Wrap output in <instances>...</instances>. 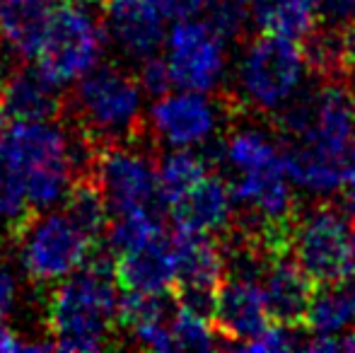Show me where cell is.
<instances>
[{
  "label": "cell",
  "mask_w": 355,
  "mask_h": 353,
  "mask_svg": "<svg viewBox=\"0 0 355 353\" xmlns=\"http://www.w3.org/2000/svg\"><path fill=\"white\" fill-rule=\"evenodd\" d=\"M119 286L114 261L99 252L61 278L46 302V329L58 351H99L119 329Z\"/></svg>",
  "instance_id": "obj_1"
},
{
  "label": "cell",
  "mask_w": 355,
  "mask_h": 353,
  "mask_svg": "<svg viewBox=\"0 0 355 353\" xmlns=\"http://www.w3.org/2000/svg\"><path fill=\"white\" fill-rule=\"evenodd\" d=\"M73 128L97 146L136 143L143 136V87L133 73L104 63L78 80L66 97Z\"/></svg>",
  "instance_id": "obj_2"
},
{
  "label": "cell",
  "mask_w": 355,
  "mask_h": 353,
  "mask_svg": "<svg viewBox=\"0 0 355 353\" xmlns=\"http://www.w3.org/2000/svg\"><path fill=\"white\" fill-rule=\"evenodd\" d=\"M283 148L297 150L341 170V160L355 141V94L338 83L300 92L283 109Z\"/></svg>",
  "instance_id": "obj_3"
},
{
  "label": "cell",
  "mask_w": 355,
  "mask_h": 353,
  "mask_svg": "<svg viewBox=\"0 0 355 353\" xmlns=\"http://www.w3.org/2000/svg\"><path fill=\"white\" fill-rule=\"evenodd\" d=\"M288 247L314 286L355 278V196L295 213Z\"/></svg>",
  "instance_id": "obj_4"
},
{
  "label": "cell",
  "mask_w": 355,
  "mask_h": 353,
  "mask_svg": "<svg viewBox=\"0 0 355 353\" xmlns=\"http://www.w3.org/2000/svg\"><path fill=\"white\" fill-rule=\"evenodd\" d=\"M307 49L278 34H261L239 53L234 87L242 104L257 114L276 117L297 99L309 76Z\"/></svg>",
  "instance_id": "obj_5"
},
{
  "label": "cell",
  "mask_w": 355,
  "mask_h": 353,
  "mask_svg": "<svg viewBox=\"0 0 355 353\" xmlns=\"http://www.w3.org/2000/svg\"><path fill=\"white\" fill-rule=\"evenodd\" d=\"M3 143L24 179L29 206L37 213L56 206L75 179L71 136L49 121H12Z\"/></svg>",
  "instance_id": "obj_6"
},
{
  "label": "cell",
  "mask_w": 355,
  "mask_h": 353,
  "mask_svg": "<svg viewBox=\"0 0 355 353\" xmlns=\"http://www.w3.org/2000/svg\"><path fill=\"white\" fill-rule=\"evenodd\" d=\"M85 0H61L37 51V68L58 87L78 83L99 63L107 44V29Z\"/></svg>",
  "instance_id": "obj_7"
},
{
  "label": "cell",
  "mask_w": 355,
  "mask_h": 353,
  "mask_svg": "<svg viewBox=\"0 0 355 353\" xmlns=\"http://www.w3.org/2000/svg\"><path fill=\"white\" fill-rule=\"evenodd\" d=\"M12 240L19 242V264L34 283L61 281L99 252L63 211L37 213Z\"/></svg>",
  "instance_id": "obj_8"
},
{
  "label": "cell",
  "mask_w": 355,
  "mask_h": 353,
  "mask_svg": "<svg viewBox=\"0 0 355 353\" xmlns=\"http://www.w3.org/2000/svg\"><path fill=\"white\" fill-rule=\"evenodd\" d=\"M162 51L174 87L179 89L215 92L227 76V39L203 17L174 19L167 29Z\"/></svg>",
  "instance_id": "obj_9"
},
{
  "label": "cell",
  "mask_w": 355,
  "mask_h": 353,
  "mask_svg": "<svg viewBox=\"0 0 355 353\" xmlns=\"http://www.w3.org/2000/svg\"><path fill=\"white\" fill-rule=\"evenodd\" d=\"M89 175L97 179L114 218L157 208V167L133 143L99 146Z\"/></svg>",
  "instance_id": "obj_10"
},
{
  "label": "cell",
  "mask_w": 355,
  "mask_h": 353,
  "mask_svg": "<svg viewBox=\"0 0 355 353\" xmlns=\"http://www.w3.org/2000/svg\"><path fill=\"white\" fill-rule=\"evenodd\" d=\"M148 126L167 148H201L218 136L223 109L211 92L177 87L155 97L148 112Z\"/></svg>",
  "instance_id": "obj_11"
},
{
  "label": "cell",
  "mask_w": 355,
  "mask_h": 353,
  "mask_svg": "<svg viewBox=\"0 0 355 353\" xmlns=\"http://www.w3.org/2000/svg\"><path fill=\"white\" fill-rule=\"evenodd\" d=\"M172 245L177 261L174 293L179 295V302L211 312L215 293L227 276V259L218 237L172 227Z\"/></svg>",
  "instance_id": "obj_12"
},
{
  "label": "cell",
  "mask_w": 355,
  "mask_h": 353,
  "mask_svg": "<svg viewBox=\"0 0 355 353\" xmlns=\"http://www.w3.org/2000/svg\"><path fill=\"white\" fill-rule=\"evenodd\" d=\"M211 317L220 334L230 339L225 346L234 351L271 322L266 295L259 281V266L242 268V271L225 276L215 293Z\"/></svg>",
  "instance_id": "obj_13"
},
{
  "label": "cell",
  "mask_w": 355,
  "mask_h": 353,
  "mask_svg": "<svg viewBox=\"0 0 355 353\" xmlns=\"http://www.w3.org/2000/svg\"><path fill=\"white\" fill-rule=\"evenodd\" d=\"M104 29L128 58L145 61L162 51L167 37V15L157 0H107Z\"/></svg>",
  "instance_id": "obj_14"
},
{
  "label": "cell",
  "mask_w": 355,
  "mask_h": 353,
  "mask_svg": "<svg viewBox=\"0 0 355 353\" xmlns=\"http://www.w3.org/2000/svg\"><path fill=\"white\" fill-rule=\"evenodd\" d=\"M112 257L119 291L167 293V295L174 291L177 261H174L172 232L167 227Z\"/></svg>",
  "instance_id": "obj_15"
},
{
  "label": "cell",
  "mask_w": 355,
  "mask_h": 353,
  "mask_svg": "<svg viewBox=\"0 0 355 353\" xmlns=\"http://www.w3.org/2000/svg\"><path fill=\"white\" fill-rule=\"evenodd\" d=\"M259 281L266 295L271 320L293 327L302 325L304 310L317 286L309 281L297 261L285 257L283 250H273L266 264L259 268Z\"/></svg>",
  "instance_id": "obj_16"
},
{
  "label": "cell",
  "mask_w": 355,
  "mask_h": 353,
  "mask_svg": "<svg viewBox=\"0 0 355 353\" xmlns=\"http://www.w3.org/2000/svg\"><path fill=\"white\" fill-rule=\"evenodd\" d=\"M234 211L237 206H234L230 182L211 172L177 206L169 208V216H172L174 230L220 235L230 227Z\"/></svg>",
  "instance_id": "obj_17"
},
{
  "label": "cell",
  "mask_w": 355,
  "mask_h": 353,
  "mask_svg": "<svg viewBox=\"0 0 355 353\" xmlns=\"http://www.w3.org/2000/svg\"><path fill=\"white\" fill-rule=\"evenodd\" d=\"M37 66H19L3 80V109L10 121H51L61 117L66 97Z\"/></svg>",
  "instance_id": "obj_18"
},
{
  "label": "cell",
  "mask_w": 355,
  "mask_h": 353,
  "mask_svg": "<svg viewBox=\"0 0 355 353\" xmlns=\"http://www.w3.org/2000/svg\"><path fill=\"white\" fill-rule=\"evenodd\" d=\"M61 0H0V39L22 58H34Z\"/></svg>",
  "instance_id": "obj_19"
},
{
  "label": "cell",
  "mask_w": 355,
  "mask_h": 353,
  "mask_svg": "<svg viewBox=\"0 0 355 353\" xmlns=\"http://www.w3.org/2000/svg\"><path fill=\"white\" fill-rule=\"evenodd\" d=\"M322 19V0H252L249 22L261 34H278L295 42L314 37Z\"/></svg>",
  "instance_id": "obj_20"
},
{
  "label": "cell",
  "mask_w": 355,
  "mask_h": 353,
  "mask_svg": "<svg viewBox=\"0 0 355 353\" xmlns=\"http://www.w3.org/2000/svg\"><path fill=\"white\" fill-rule=\"evenodd\" d=\"M302 325L312 336H341L355 329V278L317 286Z\"/></svg>",
  "instance_id": "obj_21"
},
{
  "label": "cell",
  "mask_w": 355,
  "mask_h": 353,
  "mask_svg": "<svg viewBox=\"0 0 355 353\" xmlns=\"http://www.w3.org/2000/svg\"><path fill=\"white\" fill-rule=\"evenodd\" d=\"M155 167H157V196L167 211L211 175V162L206 155L196 153V148H169Z\"/></svg>",
  "instance_id": "obj_22"
},
{
  "label": "cell",
  "mask_w": 355,
  "mask_h": 353,
  "mask_svg": "<svg viewBox=\"0 0 355 353\" xmlns=\"http://www.w3.org/2000/svg\"><path fill=\"white\" fill-rule=\"evenodd\" d=\"M223 160L232 175L268 170L283 165V146L259 126H242L223 143Z\"/></svg>",
  "instance_id": "obj_23"
},
{
  "label": "cell",
  "mask_w": 355,
  "mask_h": 353,
  "mask_svg": "<svg viewBox=\"0 0 355 353\" xmlns=\"http://www.w3.org/2000/svg\"><path fill=\"white\" fill-rule=\"evenodd\" d=\"M63 213L94 242L102 245L109 230V211L107 198L92 175H80L73 179L71 189L63 196Z\"/></svg>",
  "instance_id": "obj_24"
},
{
  "label": "cell",
  "mask_w": 355,
  "mask_h": 353,
  "mask_svg": "<svg viewBox=\"0 0 355 353\" xmlns=\"http://www.w3.org/2000/svg\"><path fill=\"white\" fill-rule=\"evenodd\" d=\"M34 216L37 211L29 206L24 179L0 138V223H5L10 237H15Z\"/></svg>",
  "instance_id": "obj_25"
},
{
  "label": "cell",
  "mask_w": 355,
  "mask_h": 353,
  "mask_svg": "<svg viewBox=\"0 0 355 353\" xmlns=\"http://www.w3.org/2000/svg\"><path fill=\"white\" fill-rule=\"evenodd\" d=\"M169 329L174 336V346L184 351H213L223 346L218 339V327H215L211 312H203L187 302H179L172 307L169 315Z\"/></svg>",
  "instance_id": "obj_26"
},
{
  "label": "cell",
  "mask_w": 355,
  "mask_h": 353,
  "mask_svg": "<svg viewBox=\"0 0 355 353\" xmlns=\"http://www.w3.org/2000/svg\"><path fill=\"white\" fill-rule=\"evenodd\" d=\"M249 5L252 0H208L201 15L215 32H220L230 42L247 27Z\"/></svg>",
  "instance_id": "obj_27"
},
{
  "label": "cell",
  "mask_w": 355,
  "mask_h": 353,
  "mask_svg": "<svg viewBox=\"0 0 355 353\" xmlns=\"http://www.w3.org/2000/svg\"><path fill=\"white\" fill-rule=\"evenodd\" d=\"M302 341L295 334L293 325H283V322L271 320L257 336L244 341L237 351H252V353H278V351H293L300 349Z\"/></svg>",
  "instance_id": "obj_28"
},
{
  "label": "cell",
  "mask_w": 355,
  "mask_h": 353,
  "mask_svg": "<svg viewBox=\"0 0 355 353\" xmlns=\"http://www.w3.org/2000/svg\"><path fill=\"white\" fill-rule=\"evenodd\" d=\"M128 334L133 336L138 346L148 351H177L174 346V336L169 329V317L167 320H153V322H143V325L128 329Z\"/></svg>",
  "instance_id": "obj_29"
},
{
  "label": "cell",
  "mask_w": 355,
  "mask_h": 353,
  "mask_svg": "<svg viewBox=\"0 0 355 353\" xmlns=\"http://www.w3.org/2000/svg\"><path fill=\"white\" fill-rule=\"evenodd\" d=\"M136 78H138V83H141L143 92L153 94V97H159V94L169 92V89L174 87L172 76H169V68L159 53H155V56L141 61V71H138Z\"/></svg>",
  "instance_id": "obj_30"
},
{
  "label": "cell",
  "mask_w": 355,
  "mask_h": 353,
  "mask_svg": "<svg viewBox=\"0 0 355 353\" xmlns=\"http://www.w3.org/2000/svg\"><path fill=\"white\" fill-rule=\"evenodd\" d=\"M322 19L331 27H351L355 22V0H322Z\"/></svg>",
  "instance_id": "obj_31"
},
{
  "label": "cell",
  "mask_w": 355,
  "mask_h": 353,
  "mask_svg": "<svg viewBox=\"0 0 355 353\" xmlns=\"http://www.w3.org/2000/svg\"><path fill=\"white\" fill-rule=\"evenodd\" d=\"M15 302H17V278L12 268L0 259V320L12 312Z\"/></svg>",
  "instance_id": "obj_32"
},
{
  "label": "cell",
  "mask_w": 355,
  "mask_h": 353,
  "mask_svg": "<svg viewBox=\"0 0 355 353\" xmlns=\"http://www.w3.org/2000/svg\"><path fill=\"white\" fill-rule=\"evenodd\" d=\"M167 19H184V17H198L206 8L208 0H157Z\"/></svg>",
  "instance_id": "obj_33"
},
{
  "label": "cell",
  "mask_w": 355,
  "mask_h": 353,
  "mask_svg": "<svg viewBox=\"0 0 355 353\" xmlns=\"http://www.w3.org/2000/svg\"><path fill=\"white\" fill-rule=\"evenodd\" d=\"M24 344H27V341H22L5 322H0V353L24 351Z\"/></svg>",
  "instance_id": "obj_34"
},
{
  "label": "cell",
  "mask_w": 355,
  "mask_h": 353,
  "mask_svg": "<svg viewBox=\"0 0 355 353\" xmlns=\"http://www.w3.org/2000/svg\"><path fill=\"white\" fill-rule=\"evenodd\" d=\"M341 56L348 66L355 68V22L351 27L343 29V39H341Z\"/></svg>",
  "instance_id": "obj_35"
},
{
  "label": "cell",
  "mask_w": 355,
  "mask_h": 353,
  "mask_svg": "<svg viewBox=\"0 0 355 353\" xmlns=\"http://www.w3.org/2000/svg\"><path fill=\"white\" fill-rule=\"evenodd\" d=\"M5 76H8V71H5V46L0 42V83L5 80Z\"/></svg>",
  "instance_id": "obj_36"
},
{
  "label": "cell",
  "mask_w": 355,
  "mask_h": 353,
  "mask_svg": "<svg viewBox=\"0 0 355 353\" xmlns=\"http://www.w3.org/2000/svg\"><path fill=\"white\" fill-rule=\"evenodd\" d=\"M5 109H3V83H0V126H3V121H5Z\"/></svg>",
  "instance_id": "obj_37"
},
{
  "label": "cell",
  "mask_w": 355,
  "mask_h": 353,
  "mask_svg": "<svg viewBox=\"0 0 355 353\" xmlns=\"http://www.w3.org/2000/svg\"><path fill=\"white\" fill-rule=\"evenodd\" d=\"M85 3H89V5H99V8H102V5L107 3V0H85Z\"/></svg>",
  "instance_id": "obj_38"
},
{
  "label": "cell",
  "mask_w": 355,
  "mask_h": 353,
  "mask_svg": "<svg viewBox=\"0 0 355 353\" xmlns=\"http://www.w3.org/2000/svg\"><path fill=\"white\" fill-rule=\"evenodd\" d=\"M353 332H355V329H353Z\"/></svg>",
  "instance_id": "obj_39"
}]
</instances>
